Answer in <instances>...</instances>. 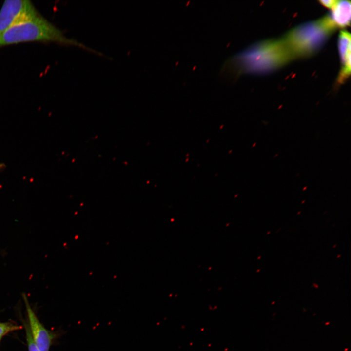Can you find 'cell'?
Here are the masks:
<instances>
[{"label": "cell", "mask_w": 351, "mask_h": 351, "mask_svg": "<svg viewBox=\"0 0 351 351\" xmlns=\"http://www.w3.org/2000/svg\"><path fill=\"white\" fill-rule=\"evenodd\" d=\"M341 67L337 78L338 83L345 82L351 74V35L346 30L340 32L338 40Z\"/></svg>", "instance_id": "8992f818"}, {"label": "cell", "mask_w": 351, "mask_h": 351, "mask_svg": "<svg viewBox=\"0 0 351 351\" xmlns=\"http://www.w3.org/2000/svg\"><path fill=\"white\" fill-rule=\"evenodd\" d=\"M21 326L11 322H0V340L8 333L21 328Z\"/></svg>", "instance_id": "ba28073f"}, {"label": "cell", "mask_w": 351, "mask_h": 351, "mask_svg": "<svg viewBox=\"0 0 351 351\" xmlns=\"http://www.w3.org/2000/svg\"><path fill=\"white\" fill-rule=\"evenodd\" d=\"M6 167V165L4 163H0V171L2 170Z\"/></svg>", "instance_id": "8fae6325"}, {"label": "cell", "mask_w": 351, "mask_h": 351, "mask_svg": "<svg viewBox=\"0 0 351 351\" xmlns=\"http://www.w3.org/2000/svg\"><path fill=\"white\" fill-rule=\"evenodd\" d=\"M329 14L336 27L344 28L350 25L351 2L348 0H338Z\"/></svg>", "instance_id": "52a82bcc"}, {"label": "cell", "mask_w": 351, "mask_h": 351, "mask_svg": "<svg viewBox=\"0 0 351 351\" xmlns=\"http://www.w3.org/2000/svg\"><path fill=\"white\" fill-rule=\"evenodd\" d=\"M337 1V0H323L319 1L324 6L332 9L336 4Z\"/></svg>", "instance_id": "30bf717a"}, {"label": "cell", "mask_w": 351, "mask_h": 351, "mask_svg": "<svg viewBox=\"0 0 351 351\" xmlns=\"http://www.w3.org/2000/svg\"><path fill=\"white\" fill-rule=\"evenodd\" d=\"M336 29L328 15L293 28L281 39L293 59L305 58L318 51Z\"/></svg>", "instance_id": "3957f363"}, {"label": "cell", "mask_w": 351, "mask_h": 351, "mask_svg": "<svg viewBox=\"0 0 351 351\" xmlns=\"http://www.w3.org/2000/svg\"><path fill=\"white\" fill-rule=\"evenodd\" d=\"M26 339L29 351H40L34 343L31 336L28 324L25 326Z\"/></svg>", "instance_id": "9c48e42d"}, {"label": "cell", "mask_w": 351, "mask_h": 351, "mask_svg": "<svg viewBox=\"0 0 351 351\" xmlns=\"http://www.w3.org/2000/svg\"><path fill=\"white\" fill-rule=\"evenodd\" d=\"M38 14L30 0H5L0 10V36L17 22Z\"/></svg>", "instance_id": "277c9868"}, {"label": "cell", "mask_w": 351, "mask_h": 351, "mask_svg": "<svg viewBox=\"0 0 351 351\" xmlns=\"http://www.w3.org/2000/svg\"><path fill=\"white\" fill-rule=\"evenodd\" d=\"M292 58L281 39L262 41L231 57L225 63L229 74H262L284 65Z\"/></svg>", "instance_id": "6da1fadb"}, {"label": "cell", "mask_w": 351, "mask_h": 351, "mask_svg": "<svg viewBox=\"0 0 351 351\" xmlns=\"http://www.w3.org/2000/svg\"><path fill=\"white\" fill-rule=\"evenodd\" d=\"M27 312L29 327L33 340L40 351H49L55 334L47 330L40 322L24 296Z\"/></svg>", "instance_id": "5b68a950"}, {"label": "cell", "mask_w": 351, "mask_h": 351, "mask_svg": "<svg viewBox=\"0 0 351 351\" xmlns=\"http://www.w3.org/2000/svg\"></svg>", "instance_id": "7c38bea8"}, {"label": "cell", "mask_w": 351, "mask_h": 351, "mask_svg": "<svg viewBox=\"0 0 351 351\" xmlns=\"http://www.w3.org/2000/svg\"><path fill=\"white\" fill-rule=\"evenodd\" d=\"M30 41L55 42L95 52L76 40L67 37L39 13L17 22L0 36V47Z\"/></svg>", "instance_id": "7a4b0ae2"}]
</instances>
